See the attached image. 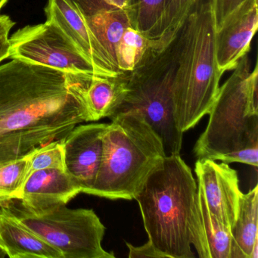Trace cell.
I'll list each match as a JSON object with an SVG mask.
<instances>
[{"label": "cell", "instance_id": "6da1fadb", "mask_svg": "<svg viewBox=\"0 0 258 258\" xmlns=\"http://www.w3.org/2000/svg\"><path fill=\"white\" fill-rule=\"evenodd\" d=\"M87 78L18 58L0 66V163L90 122L82 96Z\"/></svg>", "mask_w": 258, "mask_h": 258}, {"label": "cell", "instance_id": "d4e9b609", "mask_svg": "<svg viewBox=\"0 0 258 258\" xmlns=\"http://www.w3.org/2000/svg\"><path fill=\"white\" fill-rule=\"evenodd\" d=\"M247 0H215L214 3L216 31L221 28L225 21Z\"/></svg>", "mask_w": 258, "mask_h": 258}, {"label": "cell", "instance_id": "484cf974", "mask_svg": "<svg viewBox=\"0 0 258 258\" xmlns=\"http://www.w3.org/2000/svg\"><path fill=\"white\" fill-rule=\"evenodd\" d=\"M126 244L129 249L128 256L130 258H166L165 255L158 250L149 240L143 245L139 247L128 242H126Z\"/></svg>", "mask_w": 258, "mask_h": 258}, {"label": "cell", "instance_id": "4fadbf2b", "mask_svg": "<svg viewBox=\"0 0 258 258\" xmlns=\"http://www.w3.org/2000/svg\"><path fill=\"white\" fill-rule=\"evenodd\" d=\"M79 193L81 188L64 169H45L27 179L19 201L30 212L42 214L67 205Z\"/></svg>", "mask_w": 258, "mask_h": 258}, {"label": "cell", "instance_id": "e0dca14e", "mask_svg": "<svg viewBox=\"0 0 258 258\" xmlns=\"http://www.w3.org/2000/svg\"><path fill=\"white\" fill-rule=\"evenodd\" d=\"M258 185L242 193L236 220L231 229L232 250L231 258H250L258 241Z\"/></svg>", "mask_w": 258, "mask_h": 258}, {"label": "cell", "instance_id": "7c38bea8", "mask_svg": "<svg viewBox=\"0 0 258 258\" xmlns=\"http://www.w3.org/2000/svg\"><path fill=\"white\" fill-rule=\"evenodd\" d=\"M46 22L55 25L94 66L98 74L115 76L104 52L87 27L74 0H48L44 9Z\"/></svg>", "mask_w": 258, "mask_h": 258}, {"label": "cell", "instance_id": "83f0119b", "mask_svg": "<svg viewBox=\"0 0 258 258\" xmlns=\"http://www.w3.org/2000/svg\"><path fill=\"white\" fill-rule=\"evenodd\" d=\"M15 22L8 16H0V34H9L14 27Z\"/></svg>", "mask_w": 258, "mask_h": 258}, {"label": "cell", "instance_id": "44dd1931", "mask_svg": "<svg viewBox=\"0 0 258 258\" xmlns=\"http://www.w3.org/2000/svg\"><path fill=\"white\" fill-rule=\"evenodd\" d=\"M30 155L20 159L0 163V208L7 206L12 201L20 200L26 180Z\"/></svg>", "mask_w": 258, "mask_h": 258}, {"label": "cell", "instance_id": "f1b7e54d", "mask_svg": "<svg viewBox=\"0 0 258 258\" xmlns=\"http://www.w3.org/2000/svg\"><path fill=\"white\" fill-rule=\"evenodd\" d=\"M250 258H258V241L255 243L253 245V250L250 254Z\"/></svg>", "mask_w": 258, "mask_h": 258}, {"label": "cell", "instance_id": "2e32d148", "mask_svg": "<svg viewBox=\"0 0 258 258\" xmlns=\"http://www.w3.org/2000/svg\"><path fill=\"white\" fill-rule=\"evenodd\" d=\"M80 12L89 29L103 49L114 73L120 75L116 63V49L125 30L133 26L129 10Z\"/></svg>", "mask_w": 258, "mask_h": 258}, {"label": "cell", "instance_id": "8992f818", "mask_svg": "<svg viewBox=\"0 0 258 258\" xmlns=\"http://www.w3.org/2000/svg\"><path fill=\"white\" fill-rule=\"evenodd\" d=\"M178 51L177 32L170 43L140 67L126 73L127 92L114 114L129 111L141 113L161 138L166 156L180 155L183 137L173 117Z\"/></svg>", "mask_w": 258, "mask_h": 258}, {"label": "cell", "instance_id": "603a6c76", "mask_svg": "<svg viewBox=\"0 0 258 258\" xmlns=\"http://www.w3.org/2000/svg\"><path fill=\"white\" fill-rule=\"evenodd\" d=\"M53 168L64 169V139L51 142L30 155L26 180L34 172Z\"/></svg>", "mask_w": 258, "mask_h": 258}, {"label": "cell", "instance_id": "7a4b0ae2", "mask_svg": "<svg viewBox=\"0 0 258 258\" xmlns=\"http://www.w3.org/2000/svg\"><path fill=\"white\" fill-rule=\"evenodd\" d=\"M145 229L166 258H208L199 212V191L180 155L166 156L136 197Z\"/></svg>", "mask_w": 258, "mask_h": 258}, {"label": "cell", "instance_id": "ffe728a7", "mask_svg": "<svg viewBox=\"0 0 258 258\" xmlns=\"http://www.w3.org/2000/svg\"><path fill=\"white\" fill-rule=\"evenodd\" d=\"M173 0H131L132 25L149 38H159L161 24Z\"/></svg>", "mask_w": 258, "mask_h": 258}, {"label": "cell", "instance_id": "4316f807", "mask_svg": "<svg viewBox=\"0 0 258 258\" xmlns=\"http://www.w3.org/2000/svg\"><path fill=\"white\" fill-rule=\"evenodd\" d=\"M10 50L9 34H0V62L10 58Z\"/></svg>", "mask_w": 258, "mask_h": 258}, {"label": "cell", "instance_id": "52a82bcc", "mask_svg": "<svg viewBox=\"0 0 258 258\" xmlns=\"http://www.w3.org/2000/svg\"><path fill=\"white\" fill-rule=\"evenodd\" d=\"M6 208L22 224L60 250L64 258H114L102 247L105 226L92 209L66 205L42 214L30 212L17 200Z\"/></svg>", "mask_w": 258, "mask_h": 258}, {"label": "cell", "instance_id": "5b68a950", "mask_svg": "<svg viewBox=\"0 0 258 258\" xmlns=\"http://www.w3.org/2000/svg\"><path fill=\"white\" fill-rule=\"evenodd\" d=\"M214 6L187 17L178 31L174 81L175 123L182 134L208 114L220 90L215 51Z\"/></svg>", "mask_w": 258, "mask_h": 258}, {"label": "cell", "instance_id": "9c48e42d", "mask_svg": "<svg viewBox=\"0 0 258 258\" xmlns=\"http://www.w3.org/2000/svg\"><path fill=\"white\" fill-rule=\"evenodd\" d=\"M198 188L213 217L232 229L236 220L241 192L238 172L229 164L198 158L195 164Z\"/></svg>", "mask_w": 258, "mask_h": 258}, {"label": "cell", "instance_id": "5bb4252c", "mask_svg": "<svg viewBox=\"0 0 258 258\" xmlns=\"http://www.w3.org/2000/svg\"><path fill=\"white\" fill-rule=\"evenodd\" d=\"M0 250L11 258H64L58 249L22 224L6 207L0 210Z\"/></svg>", "mask_w": 258, "mask_h": 258}, {"label": "cell", "instance_id": "d6986e66", "mask_svg": "<svg viewBox=\"0 0 258 258\" xmlns=\"http://www.w3.org/2000/svg\"><path fill=\"white\" fill-rule=\"evenodd\" d=\"M199 191V212L208 258H231L232 239L231 229L213 217Z\"/></svg>", "mask_w": 258, "mask_h": 258}, {"label": "cell", "instance_id": "7402d4cb", "mask_svg": "<svg viewBox=\"0 0 258 258\" xmlns=\"http://www.w3.org/2000/svg\"><path fill=\"white\" fill-rule=\"evenodd\" d=\"M214 1L215 0H173L161 24L159 38L167 40V41L173 40L188 16L208 6L214 5Z\"/></svg>", "mask_w": 258, "mask_h": 258}, {"label": "cell", "instance_id": "8fae6325", "mask_svg": "<svg viewBox=\"0 0 258 258\" xmlns=\"http://www.w3.org/2000/svg\"><path fill=\"white\" fill-rule=\"evenodd\" d=\"M257 0H247L216 31V59L219 72L232 71L247 55L258 28Z\"/></svg>", "mask_w": 258, "mask_h": 258}, {"label": "cell", "instance_id": "277c9868", "mask_svg": "<svg viewBox=\"0 0 258 258\" xmlns=\"http://www.w3.org/2000/svg\"><path fill=\"white\" fill-rule=\"evenodd\" d=\"M110 119L90 195L110 200H133L166 158L164 145L139 111L118 113Z\"/></svg>", "mask_w": 258, "mask_h": 258}, {"label": "cell", "instance_id": "30bf717a", "mask_svg": "<svg viewBox=\"0 0 258 258\" xmlns=\"http://www.w3.org/2000/svg\"><path fill=\"white\" fill-rule=\"evenodd\" d=\"M108 123L78 125L64 139V169L80 187L90 195L100 167L102 137Z\"/></svg>", "mask_w": 258, "mask_h": 258}, {"label": "cell", "instance_id": "cb8c5ba5", "mask_svg": "<svg viewBox=\"0 0 258 258\" xmlns=\"http://www.w3.org/2000/svg\"><path fill=\"white\" fill-rule=\"evenodd\" d=\"M81 11L97 13L102 11L130 10L131 0H74Z\"/></svg>", "mask_w": 258, "mask_h": 258}, {"label": "cell", "instance_id": "ba28073f", "mask_svg": "<svg viewBox=\"0 0 258 258\" xmlns=\"http://www.w3.org/2000/svg\"><path fill=\"white\" fill-rule=\"evenodd\" d=\"M10 58L58 69L72 75H99L78 48L50 22L28 25L10 38Z\"/></svg>", "mask_w": 258, "mask_h": 258}, {"label": "cell", "instance_id": "9a60e30c", "mask_svg": "<svg viewBox=\"0 0 258 258\" xmlns=\"http://www.w3.org/2000/svg\"><path fill=\"white\" fill-rule=\"evenodd\" d=\"M127 92L126 74L115 76L93 75L83 91L89 121H98L115 114Z\"/></svg>", "mask_w": 258, "mask_h": 258}, {"label": "cell", "instance_id": "f546056e", "mask_svg": "<svg viewBox=\"0 0 258 258\" xmlns=\"http://www.w3.org/2000/svg\"><path fill=\"white\" fill-rule=\"evenodd\" d=\"M9 0H0V11L4 8V6L8 3Z\"/></svg>", "mask_w": 258, "mask_h": 258}, {"label": "cell", "instance_id": "3957f363", "mask_svg": "<svg viewBox=\"0 0 258 258\" xmlns=\"http://www.w3.org/2000/svg\"><path fill=\"white\" fill-rule=\"evenodd\" d=\"M220 87L193 149L198 158L258 166V67L247 55Z\"/></svg>", "mask_w": 258, "mask_h": 258}, {"label": "cell", "instance_id": "ac0fdd59", "mask_svg": "<svg viewBox=\"0 0 258 258\" xmlns=\"http://www.w3.org/2000/svg\"><path fill=\"white\" fill-rule=\"evenodd\" d=\"M170 41L161 38H149L134 27H128L116 49V63L119 73H130L136 70Z\"/></svg>", "mask_w": 258, "mask_h": 258}]
</instances>
